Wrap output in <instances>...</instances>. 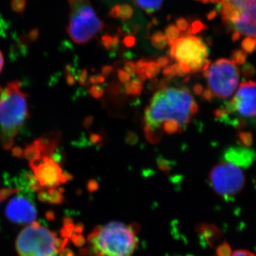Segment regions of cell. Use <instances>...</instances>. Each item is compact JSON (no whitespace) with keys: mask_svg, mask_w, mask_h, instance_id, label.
I'll list each match as a JSON object with an SVG mask.
<instances>
[{"mask_svg":"<svg viewBox=\"0 0 256 256\" xmlns=\"http://www.w3.org/2000/svg\"><path fill=\"white\" fill-rule=\"evenodd\" d=\"M12 5L14 10L22 12L26 5V0H13Z\"/></svg>","mask_w":256,"mask_h":256,"instance_id":"74e56055","label":"cell"},{"mask_svg":"<svg viewBox=\"0 0 256 256\" xmlns=\"http://www.w3.org/2000/svg\"><path fill=\"white\" fill-rule=\"evenodd\" d=\"M28 118V95L20 82L8 84L0 96V142L6 150L14 146L15 139Z\"/></svg>","mask_w":256,"mask_h":256,"instance_id":"3957f363","label":"cell"},{"mask_svg":"<svg viewBox=\"0 0 256 256\" xmlns=\"http://www.w3.org/2000/svg\"><path fill=\"white\" fill-rule=\"evenodd\" d=\"M90 82L94 85H98V84H104L106 82V78L102 75L92 76L90 78Z\"/></svg>","mask_w":256,"mask_h":256,"instance_id":"f35d334b","label":"cell"},{"mask_svg":"<svg viewBox=\"0 0 256 256\" xmlns=\"http://www.w3.org/2000/svg\"><path fill=\"white\" fill-rule=\"evenodd\" d=\"M6 218L18 225L32 224L37 218V210L31 200L18 195L10 200L6 208Z\"/></svg>","mask_w":256,"mask_h":256,"instance_id":"7c38bea8","label":"cell"},{"mask_svg":"<svg viewBox=\"0 0 256 256\" xmlns=\"http://www.w3.org/2000/svg\"><path fill=\"white\" fill-rule=\"evenodd\" d=\"M2 92V90L1 87H0V96H1Z\"/></svg>","mask_w":256,"mask_h":256,"instance_id":"9f6ffc18","label":"cell"},{"mask_svg":"<svg viewBox=\"0 0 256 256\" xmlns=\"http://www.w3.org/2000/svg\"><path fill=\"white\" fill-rule=\"evenodd\" d=\"M133 14V10L130 5H118L111 10L110 16L114 18H120L127 20L131 18Z\"/></svg>","mask_w":256,"mask_h":256,"instance_id":"2e32d148","label":"cell"},{"mask_svg":"<svg viewBox=\"0 0 256 256\" xmlns=\"http://www.w3.org/2000/svg\"><path fill=\"white\" fill-rule=\"evenodd\" d=\"M124 44H126V46L128 47L133 46L134 44H136V38L131 36L128 37L126 41H124Z\"/></svg>","mask_w":256,"mask_h":256,"instance_id":"681fc988","label":"cell"},{"mask_svg":"<svg viewBox=\"0 0 256 256\" xmlns=\"http://www.w3.org/2000/svg\"><path fill=\"white\" fill-rule=\"evenodd\" d=\"M164 34L168 38V43L170 46H171L174 42L182 36V32L178 30L176 25H170L165 30Z\"/></svg>","mask_w":256,"mask_h":256,"instance_id":"d6986e66","label":"cell"},{"mask_svg":"<svg viewBox=\"0 0 256 256\" xmlns=\"http://www.w3.org/2000/svg\"><path fill=\"white\" fill-rule=\"evenodd\" d=\"M1 202H1V198H0V203H1Z\"/></svg>","mask_w":256,"mask_h":256,"instance_id":"6f0895ef","label":"cell"},{"mask_svg":"<svg viewBox=\"0 0 256 256\" xmlns=\"http://www.w3.org/2000/svg\"><path fill=\"white\" fill-rule=\"evenodd\" d=\"M68 239H60L54 232L34 222L22 230L16 240L20 256H57L65 248Z\"/></svg>","mask_w":256,"mask_h":256,"instance_id":"277c9868","label":"cell"},{"mask_svg":"<svg viewBox=\"0 0 256 256\" xmlns=\"http://www.w3.org/2000/svg\"><path fill=\"white\" fill-rule=\"evenodd\" d=\"M176 26H178V30L181 32L188 31V20L185 18H180L176 22Z\"/></svg>","mask_w":256,"mask_h":256,"instance_id":"8d00e7d4","label":"cell"},{"mask_svg":"<svg viewBox=\"0 0 256 256\" xmlns=\"http://www.w3.org/2000/svg\"><path fill=\"white\" fill-rule=\"evenodd\" d=\"M223 107L229 116L238 112L244 118L256 117V82H242L235 96Z\"/></svg>","mask_w":256,"mask_h":256,"instance_id":"8fae6325","label":"cell"},{"mask_svg":"<svg viewBox=\"0 0 256 256\" xmlns=\"http://www.w3.org/2000/svg\"><path fill=\"white\" fill-rule=\"evenodd\" d=\"M200 233L204 237L206 242L210 245L216 242V238H218L220 234V232L216 227L208 225L202 226L200 228Z\"/></svg>","mask_w":256,"mask_h":256,"instance_id":"e0dca14e","label":"cell"},{"mask_svg":"<svg viewBox=\"0 0 256 256\" xmlns=\"http://www.w3.org/2000/svg\"><path fill=\"white\" fill-rule=\"evenodd\" d=\"M38 198L40 202L53 205L62 204L64 202L63 190L58 188H48L38 192Z\"/></svg>","mask_w":256,"mask_h":256,"instance_id":"5bb4252c","label":"cell"},{"mask_svg":"<svg viewBox=\"0 0 256 256\" xmlns=\"http://www.w3.org/2000/svg\"><path fill=\"white\" fill-rule=\"evenodd\" d=\"M160 70H161V68H160L159 64L156 63V62L149 60V63H148L146 74H146V78L152 79L156 78V76L160 74Z\"/></svg>","mask_w":256,"mask_h":256,"instance_id":"cb8c5ba5","label":"cell"},{"mask_svg":"<svg viewBox=\"0 0 256 256\" xmlns=\"http://www.w3.org/2000/svg\"><path fill=\"white\" fill-rule=\"evenodd\" d=\"M94 122V118L92 117H88L87 118L86 120H85V122H84V126L86 128H88L92 126V124Z\"/></svg>","mask_w":256,"mask_h":256,"instance_id":"f5cc1de1","label":"cell"},{"mask_svg":"<svg viewBox=\"0 0 256 256\" xmlns=\"http://www.w3.org/2000/svg\"><path fill=\"white\" fill-rule=\"evenodd\" d=\"M90 142L92 143V144H98L99 142H100L101 141V137L99 134H92L90 136Z\"/></svg>","mask_w":256,"mask_h":256,"instance_id":"bcb514c9","label":"cell"},{"mask_svg":"<svg viewBox=\"0 0 256 256\" xmlns=\"http://www.w3.org/2000/svg\"><path fill=\"white\" fill-rule=\"evenodd\" d=\"M60 256H75L74 252L70 249L64 248L58 254Z\"/></svg>","mask_w":256,"mask_h":256,"instance_id":"c3c4849f","label":"cell"},{"mask_svg":"<svg viewBox=\"0 0 256 256\" xmlns=\"http://www.w3.org/2000/svg\"><path fill=\"white\" fill-rule=\"evenodd\" d=\"M242 73L244 78L250 79L255 76L256 69L252 64H246L242 66Z\"/></svg>","mask_w":256,"mask_h":256,"instance_id":"83f0119b","label":"cell"},{"mask_svg":"<svg viewBox=\"0 0 256 256\" xmlns=\"http://www.w3.org/2000/svg\"><path fill=\"white\" fill-rule=\"evenodd\" d=\"M136 5L148 14L156 12L162 6L164 0H133Z\"/></svg>","mask_w":256,"mask_h":256,"instance_id":"9a60e30c","label":"cell"},{"mask_svg":"<svg viewBox=\"0 0 256 256\" xmlns=\"http://www.w3.org/2000/svg\"><path fill=\"white\" fill-rule=\"evenodd\" d=\"M230 256H256V255L248 250H240L234 252Z\"/></svg>","mask_w":256,"mask_h":256,"instance_id":"60d3db41","label":"cell"},{"mask_svg":"<svg viewBox=\"0 0 256 256\" xmlns=\"http://www.w3.org/2000/svg\"><path fill=\"white\" fill-rule=\"evenodd\" d=\"M151 41L153 46L158 50H164L166 45H168V38L165 36V34L162 32H156L152 36Z\"/></svg>","mask_w":256,"mask_h":256,"instance_id":"44dd1931","label":"cell"},{"mask_svg":"<svg viewBox=\"0 0 256 256\" xmlns=\"http://www.w3.org/2000/svg\"><path fill=\"white\" fill-rule=\"evenodd\" d=\"M102 44L107 50H111L118 44L119 38L117 36H105L102 37Z\"/></svg>","mask_w":256,"mask_h":256,"instance_id":"f1b7e54d","label":"cell"},{"mask_svg":"<svg viewBox=\"0 0 256 256\" xmlns=\"http://www.w3.org/2000/svg\"><path fill=\"white\" fill-rule=\"evenodd\" d=\"M170 47V57L180 65L188 67L191 74L205 72L210 68V50L200 37L192 34L182 35Z\"/></svg>","mask_w":256,"mask_h":256,"instance_id":"52a82bcc","label":"cell"},{"mask_svg":"<svg viewBox=\"0 0 256 256\" xmlns=\"http://www.w3.org/2000/svg\"><path fill=\"white\" fill-rule=\"evenodd\" d=\"M242 48L246 54H252L256 50V42L252 37H246L242 42Z\"/></svg>","mask_w":256,"mask_h":256,"instance_id":"d4e9b609","label":"cell"},{"mask_svg":"<svg viewBox=\"0 0 256 256\" xmlns=\"http://www.w3.org/2000/svg\"><path fill=\"white\" fill-rule=\"evenodd\" d=\"M220 14L234 42L242 36L256 38V0H222Z\"/></svg>","mask_w":256,"mask_h":256,"instance_id":"5b68a950","label":"cell"},{"mask_svg":"<svg viewBox=\"0 0 256 256\" xmlns=\"http://www.w3.org/2000/svg\"><path fill=\"white\" fill-rule=\"evenodd\" d=\"M163 128H164L165 132L170 134H175V133L182 131V129L175 121H168V122H164Z\"/></svg>","mask_w":256,"mask_h":256,"instance_id":"4316f807","label":"cell"},{"mask_svg":"<svg viewBox=\"0 0 256 256\" xmlns=\"http://www.w3.org/2000/svg\"><path fill=\"white\" fill-rule=\"evenodd\" d=\"M208 88L214 97L228 99L238 88L240 70L232 60L220 58L210 65L204 72Z\"/></svg>","mask_w":256,"mask_h":256,"instance_id":"9c48e42d","label":"cell"},{"mask_svg":"<svg viewBox=\"0 0 256 256\" xmlns=\"http://www.w3.org/2000/svg\"><path fill=\"white\" fill-rule=\"evenodd\" d=\"M144 134H146L148 140L150 142L152 143V144H156V143L159 142L160 140H161L162 136V134L160 132L152 130H150L146 127H144Z\"/></svg>","mask_w":256,"mask_h":256,"instance_id":"484cf974","label":"cell"},{"mask_svg":"<svg viewBox=\"0 0 256 256\" xmlns=\"http://www.w3.org/2000/svg\"><path fill=\"white\" fill-rule=\"evenodd\" d=\"M114 72V67L107 66L104 67L102 69V76L108 77L111 74Z\"/></svg>","mask_w":256,"mask_h":256,"instance_id":"ee69618b","label":"cell"},{"mask_svg":"<svg viewBox=\"0 0 256 256\" xmlns=\"http://www.w3.org/2000/svg\"><path fill=\"white\" fill-rule=\"evenodd\" d=\"M124 69H126V72H127L130 76H134L136 75V63H134V62H128V63L126 64V66H124Z\"/></svg>","mask_w":256,"mask_h":256,"instance_id":"d590c367","label":"cell"},{"mask_svg":"<svg viewBox=\"0 0 256 256\" xmlns=\"http://www.w3.org/2000/svg\"><path fill=\"white\" fill-rule=\"evenodd\" d=\"M72 240L76 246H82L86 244V239L82 234H74L72 236Z\"/></svg>","mask_w":256,"mask_h":256,"instance_id":"836d02e7","label":"cell"},{"mask_svg":"<svg viewBox=\"0 0 256 256\" xmlns=\"http://www.w3.org/2000/svg\"><path fill=\"white\" fill-rule=\"evenodd\" d=\"M158 165L160 170L164 172H168L171 170V162L164 159V158H161V156L158 160Z\"/></svg>","mask_w":256,"mask_h":256,"instance_id":"f546056e","label":"cell"},{"mask_svg":"<svg viewBox=\"0 0 256 256\" xmlns=\"http://www.w3.org/2000/svg\"><path fill=\"white\" fill-rule=\"evenodd\" d=\"M87 78L88 72L85 69V70H82V74H80V78H79V82H80V85H86Z\"/></svg>","mask_w":256,"mask_h":256,"instance_id":"b9f144b4","label":"cell"},{"mask_svg":"<svg viewBox=\"0 0 256 256\" xmlns=\"http://www.w3.org/2000/svg\"><path fill=\"white\" fill-rule=\"evenodd\" d=\"M33 175L42 190L58 188L73 180V176L65 172L54 154H44L32 152L28 158Z\"/></svg>","mask_w":256,"mask_h":256,"instance_id":"ba28073f","label":"cell"},{"mask_svg":"<svg viewBox=\"0 0 256 256\" xmlns=\"http://www.w3.org/2000/svg\"><path fill=\"white\" fill-rule=\"evenodd\" d=\"M90 94L94 98L99 99L104 96V90L100 86L94 85L90 88Z\"/></svg>","mask_w":256,"mask_h":256,"instance_id":"4dcf8cb0","label":"cell"},{"mask_svg":"<svg viewBox=\"0 0 256 256\" xmlns=\"http://www.w3.org/2000/svg\"><path fill=\"white\" fill-rule=\"evenodd\" d=\"M196 1L200 2L204 4H210H210H218L222 0H196Z\"/></svg>","mask_w":256,"mask_h":256,"instance_id":"816d5d0a","label":"cell"},{"mask_svg":"<svg viewBox=\"0 0 256 256\" xmlns=\"http://www.w3.org/2000/svg\"><path fill=\"white\" fill-rule=\"evenodd\" d=\"M118 78L120 82L122 84H127V82H130L131 76L126 72V70L120 69L118 70Z\"/></svg>","mask_w":256,"mask_h":256,"instance_id":"e575fe53","label":"cell"},{"mask_svg":"<svg viewBox=\"0 0 256 256\" xmlns=\"http://www.w3.org/2000/svg\"><path fill=\"white\" fill-rule=\"evenodd\" d=\"M163 74L166 76L168 78H173L174 76L182 77L184 76V74L182 70L181 67L178 64H174L172 65L171 66L166 67L164 68Z\"/></svg>","mask_w":256,"mask_h":256,"instance_id":"7402d4cb","label":"cell"},{"mask_svg":"<svg viewBox=\"0 0 256 256\" xmlns=\"http://www.w3.org/2000/svg\"><path fill=\"white\" fill-rule=\"evenodd\" d=\"M127 141L128 142L130 143V144H133V143H136L137 142V136L136 134H133V133H130L129 136H128L127 137Z\"/></svg>","mask_w":256,"mask_h":256,"instance_id":"f907efd6","label":"cell"},{"mask_svg":"<svg viewBox=\"0 0 256 256\" xmlns=\"http://www.w3.org/2000/svg\"><path fill=\"white\" fill-rule=\"evenodd\" d=\"M223 158L224 162L242 169H247L254 164L256 159V152L250 148L232 146L224 152Z\"/></svg>","mask_w":256,"mask_h":256,"instance_id":"4fadbf2b","label":"cell"},{"mask_svg":"<svg viewBox=\"0 0 256 256\" xmlns=\"http://www.w3.org/2000/svg\"><path fill=\"white\" fill-rule=\"evenodd\" d=\"M203 98L205 100L212 101L215 97L214 96V94H212V92L208 88L204 92Z\"/></svg>","mask_w":256,"mask_h":256,"instance_id":"7bdbcfd3","label":"cell"},{"mask_svg":"<svg viewBox=\"0 0 256 256\" xmlns=\"http://www.w3.org/2000/svg\"><path fill=\"white\" fill-rule=\"evenodd\" d=\"M88 242L85 256H131L138 246L137 226L112 222L97 227L89 235Z\"/></svg>","mask_w":256,"mask_h":256,"instance_id":"7a4b0ae2","label":"cell"},{"mask_svg":"<svg viewBox=\"0 0 256 256\" xmlns=\"http://www.w3.org/2000/svg\"><path fill=\"white\" fill-rule=\"evenodd\" d=\"M238 142L240 146L250 148L254 142V136L250 132L240 131L238 134Z\"/></svg>","mask_w":256,"mask_h":256,"instance_id":"ffe728a7","label":"cell"},{"mask_svg":"<svg viewBox=\"0 0 256 256\" xmlns=\"http://www.w3.org/2000/svg\"><path fill=\"white\" fill-rule=\"evenodd\" d=\"M88 188L89 191L90 192H95L98 188V184L96 182V181H90V182L88 183Z\"/></svg>","mask_w":256,"mask_h":256,"instance_id":"7dc6e473","label":"cell"},{"mask_svg":"<svg viewBox=\"0 0 256 256\" xmlns=\"http://www.w3.org/2000/svg\"><path fill=\"white\" fill-rule=\"evenodd\" d=\"M70 6L67 32L76 44H85L105 28L89 0H68Z\"/></svg>","mask_w":256,"mask_h":256,"instance_id":"8992f818","label":"cell"},{"mask_svg":"<svg viewBox=\"0 0 256 256\" xmlns=\"http://www.w3.org/2000/svg\"><path fill=\"white\" fill-rule=\"evenodd\" d=\"M148 63H149V60H140L139 62H138L137 63H136V73H137L138 75L146 74Z\"/></svg>","mask_w":256,"mask_h":256,"instance_id":"1f68e13d","label":"cell"},{"mask_svg":"<svg viewBox=\"0 0 256 256\" xmlns=\"http://www.w3.org/2000/svg\"><path fill=\"white\" fill-rule=\"evenodd\" d=\"M217 255L218 256H232V249L228 244H224L217 249Z\"/></svg>","mask_w":256,"mask_h":256,"instance_id":"d6a6232c","label":"cell"},{"mask_svg":"<svg viewBox=\"0 0 256 256\" xmlns=\"http://www.w3.org/2000/svg\"><path fill=\"white\" fill-rule=\"evenodd\" d=\"M198 112V106L188 88H163L154 96L146 109V127L160 132L162 124L175 121L183 130Z\"/></svg>","mask_w":256,"mask_h":256,"instance_id":"6da1fadb","label":"cell"},{"mask_svg":"<svg viewBox=\"0 0 256 256\" xmlns=\"http://www.w3.org/2000/svg\"></svg>","mask_w":256,"mask_h":256,"instance_id":"680465c9","label":"cell"},{"mask_svg":"<svg viewBox=\"0 0 256 256\" xmlns=\"http://www.w3.org/2000/svg\"><path fill=\"white\" fill-rule=\"evenodd\" d=\"M146 74H140V75H138V80H139L140 82H146Z\"/></svg>","mask_w":256,"mask_h":256,"instance_id":"11a10c76","label":"cell"},{"mask_svg":"<svg viewBox=\"0 0 256 256\" xmlns=\"http://www.w3.org/2000/svg\"><path fill=\"white\" fill-rule=\"evenodd\" d=\"M204 92V87L201 84H196V85L194 86V92L196 96H201L202 94H203Z\"/></svg>","mask_w":256,"mask_h":256,"instance_id":"f6af8a7d","label":"cell"},{"mask_svg":"<svg viewBox=\"0 0 256 256\" xmlns=\"http://www.w3.org/2000/svg\"><path fill=\"white\" fill-rule=\"evenodd\" d=\"M156 63L159 64L160 68H166L170 63V60L168 57H162L158 60Z\"/></svg>","mask_w":256,"mask_h":256,"instance_id":"ab89813d","label":"cell"},{"mask_svg":"<svg viewBox=\"0 0 256 256\" xmlns=\"http://www.w3.org/2000/svg\"><path fill=\"white\" fill-rule=\"evenodd\" d=\"M142 84L138 79L128 82L124 85V90L128 95L134 96L140 95L142 94Z\"/></svg>","mask_w":256,"mask_h":256,"instance_id":"ac0fdd59","label":"cell"},{"mask_svg":"<svg viewBox=\"0 0 256 256\" xmlns=\"http://www.w3.org/2000/svg\"><path fill=\"white\" fill-rule=\"evenodd\" d=\"M232 60L236 66H242L246 64L247 54L242 50H234L232 54Z\"/></svg>","mask_w":256,"mask_h":256,"instance_id":"603a6c76","label":"cell"},{"mask_svg":"<svg viewBox=\"0 0 256 256\" xmlns=\"http://www.w3.org/2000/svg\"><path fill=\"white\" fill-rule=\"evenodd\" d=\"M4 56H3L1 50H0V73H1L3 67H4Z\"/></svg>","mask_w":256,"mask_h":256,"instance_id":"db71d44e","label":"cell"},{"mask_svg":"<svg viewBox=\"0 0 256 256\" xmlns=\"http://www.w3.org/2000/svg\"><path fill=\"white\" fill-rule=\"evenodd\" d=\"M210 178V186L216 193L225 198L236 196L246 185V176L242 168L224 161L212 169Z\"/></svg>","mask_w":256,"mask_h":256,"instance_id":"30bf717a","label":"cell"}]
</instances>
